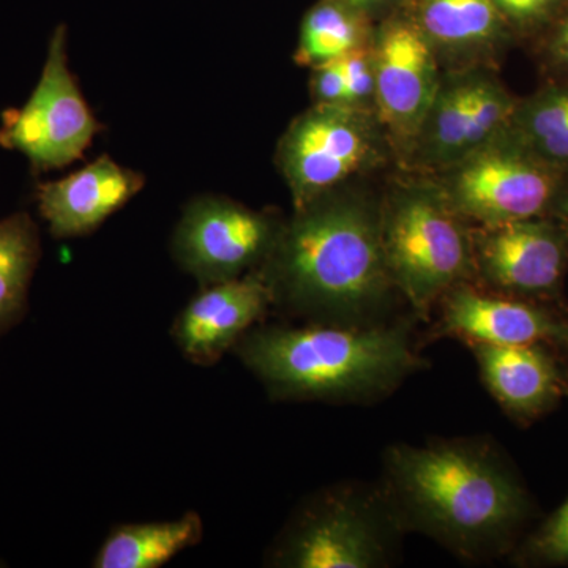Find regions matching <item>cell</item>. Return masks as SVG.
<instances>
[{
  "mask_svg": "<svg viewBox=\"0 0 568 568\" xmlns=\"http://www.w3.org/2000/svg\"><path fill=\"white\" fill-rule=\"evenodd\" d=\"M260 268L274 302L308 316L362 315L394 284L381 212L336 190L295 209Z\"/></svg>",
  "mask_w": 568,
  "mask_h": 568,
  "instance_id": "6da1fadb",
  "label": "cell"
},
{
  "mask_svg": "<svg viewBox=\"0 0 568 568\" xmlns=\"http://www.w3.org/2000/svg\"><path fill=\"white\" fill-rule=\"evenodd\" d=\"M233 349L272 395L284 399L375 394L416 364L399 328H250Z\"/></svg>",
  "mask_w": 568,
  "mask_h": 568,
  "instance_id": "7a4b0ae2",
  "label": "cell"
},
{
  "mask_svg": "<svg viewBox=\"0 0 568 568\" xmlns=\"http://www.w3.org/2000/svg\"><path fill=\"white\" fill-rule=\"evenodd\" d=\"M388 463L399 496L418 521L457 548L484 547L521 514L515 481L476 448L405 446L394 448Z\"/></svg>",
  "mask_w": 568,
  "mask_h": 568,
  "instance_id": "3957f363",
  "label": "cell"
},
{
  "mask_svg": "<svg viewBox=\"0 0 568 568\" xmlns=\"http://www.w3.org/2000/svg\"><path fill=\"white\" fill-rule=\"evenodd\" d=\"M392 282L424 310L473 272V239L437 183L395 190L381 212Z\"/></svg>",
  "mask_w": 568,
  "mask_h": 568,
  "instance_id": "277c9868",
  "label": "cell"
},
{
  "mask_svg": "<svg viewBox=\"0 0 568 568\" xmlns=\"http://www.w3.org/2000/svg\"><path fill=\"white\" fill-rule=\"evenodd\" d=\"M552 168L506 129L443 170L437 186L462 219L496 226L536 219L548 207Z\"/></svg>",
  "mask_w": 568,
  "mask_h": 568,
  "instance_id": "5b68a950",
  "label": "cell"
},
{
  "mask_svg": "<svg viewBox=\"0 0 568 568\" xmlns=\"http://www.w3.org/2000/svg\"><path fill=\"white\" fill-rule=\"evenodd\" d=\"M381 155L369 111L316 104L298 115L276 148V164L301 209L338 190Z\"/></svg>",
  "mask_w": 568,
  "mask_h": 568,
  "instance_id": "8992f818",
  "label": "cell"
},
{
  "mask_svg": "<svg viewBox=\"0 0 568 568\" xmlns=\"http://www.w3.org/2000/svg\"><path fill=\"white\" fill-rule=\"evenodd\" d=\"M99 132L100 123L70 73L67 29L59 26L31 99L3 114L0 145L28 156L36 171L59 170L80 160Z\"/></svg>",
  "mask_w": 568,
  "mask_h": 568,
  "instance_id": "52a82bcc",
  "label": "cell"
},
{
  "mask_svg": "<svg viewBox=\"0 0 568 568\" xmlns=\"http://www.w3.org/2000/svg\"><path fill=\"white\" fill-rule=\"evenodd\" d=\"M282 226L226 197H197L175 227L174 260L201 287L241 278L265 263Z\"/></svg>",
  "mask_w": 568,
  "mask_h": 568,
  "instance_id": "ba28073f",
  "label": "cell"
},
{
  "mask_svg": "<svg viewBox=\"0 0 568 568\" xmlns=\"http://www.w3.org/2000/svg\"><path fill=\"white\" fill-rule=\"evenodd\" d=\"M379 122L413 148L439 88V59L410 20H390L373 36Z\"/></svg>",
  "mask_w": 568,
  "mask_h": 568,
  "instance_id": "9c48e42d",
  "label": "cell"
},
{
  "mask_svg": "<svg viewBox=\"0 0 568 568\" xmlns=\"http://www.w3.org/2000/svg\"><path fill=\"white\" fill-rule=\"evenodd\" d=\"M271 304L272 291L260 271L203 286L175 317L171 336L190 364L212 366L263 320Z\"/></svg>",
  "mask_w": 568,
  "mask_h": 568,
  "instance_id": "30bf717a",
  "label": "cell"
},
{
  "mask_svg": "<svg viewBox=\"0 0 568 568\" xmlns=\"http://www.w3.org/2000/svg\"><path fill=\"white\" fill-rule=\"evenodd\" d=\"M379 534L353 500L324 497L298 515L275 549V566L369 568L383 562Z\"/></svg>",
  "mask_w": 568,
  "mask_h": 568,
  "instance_id": "8fae6325",
  "label": "cell"
},
{
  "mask_svg": "<svg viewBox=\"0 0 568 568\" xmlns=\"http://www.w3.org/2000/svg\"><path fill=\"white\" fill-rule=\"evenodd\" d=\"M473 250L474 265L489 283L519 293L551 290L566 264L562 235L534 219L481 227Z\"/></svg>",
  "mask_w": 568,
  "mask_h": 568,
  "instance_id": "7c38bea8",
  "label": "cell"
},
{
  "mask_svg": "<svg viewBox=\"0 0 568 568\" xmlns=\"http://www.w3.org/2000/svg\"><path fill=\"white\" fill-rule=\"evenodd\" d=\"M144 178L102 156L61 181L40 183L39 211L58 239L93 233L144 186Z\"/></svg>",
  "mask_w": 568,
  "mask_h": 568,
  "instance_id": "4fadbf2b",
  "label": "cell"
},
{
  "mask_svg": "<svg viewBox=\"0 0 568 568\" xmlns=\"http://www.w3.org/2000/svg\"><path fill=\"white\" fill-rule=\"evenodd\" d=\"M424 33L439 63L474 69L495 54L506 21L493 0H416L410 20Z\"/></svg>",
  "mask_w": 568,
  "mask_h": 568,
  "instance_id": "5bb4252c",
  "label": "cell"
},
{
  "mask_svg": "<svg viewBox=\"0 0 568 568\" xmlns=\"http://www.w3.org/2000/svg\"><path fill=\"white\" fill-rule=\"evenodd\" d=\"M448 328L485 345H536L564 336V328L534 306L458 287L447 301Z\"/></svg>",
  "mask_w": 568,
  "mask_h": 568,
  "instance_id": "9a60e30c",
  "label": "cell"
},
{
  "mask_svg": "<svg viewBox=\"0 0 568 568\" xmlns=\"http://www.w3.org/2000/svg\"><path fill=\"white\" fill-rule=\"evenodd\" d=\"M481 377L497 402L518 414H534L555 398L558 375L548 355L534 345L476 343Z\"/></svg>",
  "mask_w": 568,
  "mask_h": 568,
  "instance_id": "2e32d148",
  "label": "cell"
},
{
  "mask_svg": "<svg viewBox=\"0 0 568 568\" xmlns=\"http://www.w3.org/2000/svg\"><path fill=\"white\" fill-rule=\"evenodd\" d=\"M477 73V69L450 70L440 77L435 100L410 148L418 166L443 171L466 155Z\"/></svg>",
  "mask_w": 568,
  "mask_h": 568,
  "instance_id": "e0dca14e",
  "label": "cell"
},
{
  "mask_svg": "<svg viewBox=\"0 0 568 568\" xmlns=\"http://www.w3.org/2000/svg\"><path fill=\"white\" fill-rule=\"evenodd\" d=\"M203 518L186 511L170 521L129 523L111 530L92 560L95 568H159L203 540Z\"/></svg>",
  "mask_w": 568,
  "mask_h": 568,
  "instance_id": "ac0fdd59",
  "label": "cell"
},
{
  "mask_svg": "<svg viewBox=\"0 0 568 568\" xmlns=\"http://www.w3.org/2000/svg\"><path fill=\"white\" fill-rule=\"evenodd\" d=\"M40 260L39 227L28 213L0 220V335L20 323Z\"/></svg>",
  "mask_w": 568,
  "mask_h": 568,
  "instance_id": "d6986e66",
  "label": "cell"
},
{
  "mask_svg": "<svg viewBox=\"0 0 568 568\" xmlns=\"http://www.w3.org/2000/svg\"><path fill=\"white\" fill-rule=\"evenodd\" d=\"M372 40L368 18L335 0H321L306 11L302 21L295 62L313 69L321 63L335 61Z\"/></svg>",
  "mask_w": 568,
  "mask_h": 568,
  "instance_id": "ffe728a7",
  "label": "cell"
},
{
  "mask_svg": "<svg viewBox=\"0 0 568 568\" xmlns=\"http://www.w3.org/2000/svg\"><path fill=\"white\" fill-rule=\"evenodd\" d=\"M511 134L530 151L568 130V88L551 89L518 106L510 125Z\"/></svg>",
  "mask_w": 568,
  "mask_h": 568,
  "instance_id": "44dd1931",
  "label": "cell"
},
{
  "mask_svg": "<svg viewBox=\"0 0 568 568\" xmlns=\"http://www.w3.org/2000/svg\"><path fill=\"white\" fill-rule=\"evenodd\" d=\"M517 103L493 77L478 70L466 134V155L510 125ZM465 155V156H466Z\"/></svg>",
  "mask_w": 568,
  "mask_h": 568,
  "instance_id": "7402d4cb",
  "label": "cell"
},
{
  "mask_svg": "<svg viewBox=\"0 0 568 568\" xmlns=\"http://www.w3.org/2000/svg\"><path fill=\"white\" fill-rule=\"evenodd\" d=\"M345 74L349 106L372 111L376 104L375 55L373 40L339 58Z\"/></svg>",
  "mask_w": 568,
  "mask_h": 568,
  "instance_id": "603a6c76",
  "label": "cell"
},
{
  "mask_svg": "<svg viewBox=\"0 0 568 568\" xmlns=\"http://www.w3.org/2000/svg\"><path fill=\"white\" fill-rule=\"evenodd\" d=\"M313 100L316 104H332V106H349L345 74H343L339 58L335 61L313 67L312 81H310Z\"/></svg>",
  "mask_w": 568,
  "mask_h": 568,
  "instance_id": "cb8c5ba5",
  "label": "cell"
},
{
  "mask_svg": "<svg viewBox=\"0 0 568 568\" xmlns=\"http://www.w3.org/2000/svg\"><path fill=\"white\" fill-rule=\"evenodd\" d=\"M537 551L555 562H568V500L541 530L537 538Z\"/></svg>",
  "mask_w": 568,
  "mask_h": 568,
  "instance_id": "d4e9b609",
  "label": "cell"
},
{
  "mask_svg": "<svg viewBox=\"0 0 568 568\" xmlns=\"http://www.w3.org/2000/svg\"><path fill=\"white\" fill-rule=\"evenodd\" d=\"M500 17L515 26H529L541 20L558 0H493Z\"/></svg>",
  "mask_w": 568,
  "mask_h": 568,
  "instance_id": "484cf974",
  "label": "cell"
},
{
  "mask_svg": "<svg viewBox=\"0 0 568 568\" xmlns=\"http://www.w3.org/2000/svg\"><path fill=\"white\" fill-rule=\"evenodd\" d=\"M335 2L342 3V6L369 20L373 14L387 9L394 0H335Z\"/></svg>",
  "mask_w": 568,
  "mask_h": 568,
  "instance_id": "4316f807",
  "label": "cell"
},
{
  "mask_svg": "<svg viewBox=\"0 0 568 568\" xmlns=\"http://www.w3.org/2000/svg\"><path fill=\"white\" fill-rule=\"evenodd\" d=\"M552 47H555L556 58L568 65V20L564 22L562 28L559 29Z\"/></svg>",
  "mask_w": 568,
  "mask_h": 568,
  "instance_id": "83f0119b",
  "label": "cell"
},
{
  "mask_svg": "<svg viewBox=\"0 0 568 568\" xmlns=\"http://www.w3.org/2000/svg\"><path fill=\"white\" fill-rule=\"evenodd\" d=\"M564 209H566V213H567V216H568V201L566 203V207H564Z\"/></svg>",
  "mask_w": 568,
  "mask_h": 568,
  "instance_id": "f1b7e54d",
  "label": "cell"
}]
</instances>
